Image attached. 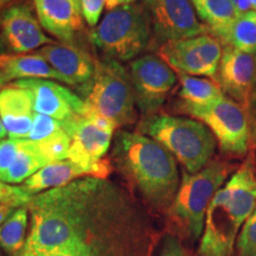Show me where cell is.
I'll use <instances>...</instances> for the list:
<instances>
[{
    "instance_id": "obj_16",
    "label": "cell",
    "mask_w": 256,
    "mask_h": 256,
    "mask_svg": "<svg viewBox=\"0 0 256 256\" xmlns=\"http://www.w3.org/2000/svg\"><path fill=\"white\" fill-rule=\"evenodd\" d=\"M37 18L62 43L72 44L83 28L81 0H34Z\"/></svg>"
},
{
    "instance_id": "obj_23",
    "label": "cell",
    "mask_w": 256,
    "mask_h": 256,
    "mask_svg": "<svg viewBox=\"0 0 256 256\" xmlns=\"http://www.w3.org/2000/svg\"><path fill=\"white\" fill-rule=\"evenodd\" d=\"M194 11L204 22L209 34L226 30L238 17L235 0H190Z\"/></svg>"
},
{
    "instance_id": "obj_21",
    "label": "cell",
    "mask_w": 256,
    "mask_h": 256,
    "mask_svg": "<svg viewBox=\"0 0 256 256\" xmlns=\"http://www.w3.org/2000/svg\"><path fill=\"white\" fill-rule=\"evenodd\" d=\"M222 46H229L255 55L256 52V11L249 10L229 25L226 30L214 36Z\"/></svg>"
},
{
    "instance_id": "obj_12",
    "label": "cell",
    "mask_w": 256,
    "mask_h": 256,
    "mask_svg": "<svg viewBox=\"0 0 256 256\" xmlns=\"http://www.w3.org/2000/svg\"><path fill=\"white\" fill-rule=\"evenodd\" d=\"M255 57L229 46H223L222 58L215 81L223 92L228 95L244 110L249 112L252 104Z\"/></svg>"
},
{
    "instance_id": "obj_35",
    "label": "cell",
    "mask_w": 256,
    "mask_h": 256,
    "mask_svg": "<svg viewBox=\"0 0 256 256\" xmlns=\"http://www.w3.org/2000/svg\"><path fill=\"white\" fill-rule=\"evenodd\" d=\"M17 256H36V254H34V250L28 244H25L24 248L22 249V252Z\"/></svg>"
},
{
    "instance_id": "obj_25",
    "label": "cell",
    "mask_w": 256,
    "mask_h": 256,
    "mask_svg": "<svg viewBox=\"0 0 256 256\" xmlns=\"http://www.w3.org/2000/svg\"><path fill=\"white\" fill-rule=\"evenodd\" d=\"M40 147L42 154L48 159V162H55L66 160L69 156V150L72 145V139L64 130H60L43 140V142H37Z\"/></svg>"
},
{
    "instance_id": "obj_13",
    "label": "cell",
    "mask_w": 256,
    "mask_h": 256,
    "mask_svg": "<svg viewBox=\"0 0 256 256\" xmlns=\"http://www.w3.org/2000/svg\"><path fill=\"white\" fill-rule=\"evenodd\" d=\"M36 54L46 58L60 74L66 84L78 88L86 95L95 74V62L87 51L66 43H51L40 48Z\"/></svg>"
},
{
    "instance_id": "obj_3",
    "label": "cell",
    "mask_w": 256,
    "mask_h": 256,
    "mask_svg": "<svg viewBox=\"0 0 256 256\" xmlns=\"http://www.w3.org/2000/svg\"><path fill=\"white\" fill-rule=\"evenodd\" d=\"M256 208V177L249 162L220 188L208 208L200 256H232L238 230Z\"/></svg>"
},
{
    "instance_id": "obj_9",
    "label": "cell",
    "mask_w": 256,
    "mask_h": 256,
    "mask_svg": "<svg viewBox=\"0 0 256 256\" xmlns=\"http://www.w3.org/2000/svg\"><path fill=\"white\" fill-rule=\"evenodd\" d=\"M158 56L177 74L215 80L223 48L211 34L172 40L159 46Z\"/></svg>"
},
{
    "instance_id": "obj_19",
    "label": "cell",
    "mask_w": 256,
    "mask_h": 256,
    "mask_svg": "<svg viewBox=\"0 0 256 256\" xmlns=\"http://www.w3.org/2000/svg\"><path fill=\"white\" fill-rule=\"evenodd\" d=\"M0 75L6 83L23 78H46L66 83L49 62L38 54H5L0 57Z\"/></svg>"
},
{
    "instance_id": "obj_5",
    "label": "cell",
    "mask_w": 256,
    "mask_h": 256,
    "mask_svg": "<svg viewBox=\"0 0 256 256\" xmlns=\"http://www.w3.org/2000/svg\"><path fill=\"white\" fill-rule=\"evenodd\" d=\"M152 26L144 5L121 6L104 16L92 28L90 40L104 57L119 62L134 60L147 50L151 43Z\"/></svg>"
},
{
    "instance_id": "obj_34",
    "label": "cell",
    "mask_w": 256,
    "mask_h": 256,
    "mask_svg": "<svg viewBox=\"0 0 256 256\" xmlns=\"http://www.w3.org/2000/svg\"><path fill=\"white\" fill-rule=\"evenodd\" d=\"M5 84H8V83H6L4 78H2V76L0 75V89L4 87ZM6 136H8V133H6V130L4 128V126H2V119H0V142H2V140H4Z\"/></svg>"
},
{
    "instance_id": "obj_39",
    "label": "cell",
    "mask_w": 256,
    "mask_h": 256,
    "mask_svg": "<svg viewBox=\"0 0 256 256\" xmlns=\"http://www.w3.org/2000/svg\"><path fill=\"white\" fill-rule=\"evenodd\" d=\"M250 10L256 11V0H250Z\"/></svg>"
},
{
    "instance_id": "obj_28",
    "label": "cell",
    "mask_w": 256,
    "mask_h": 256,
    "mask_svg": "<svg viewBox=\"0 0 256 256\" xmlns=\"http://www.w3.org/2000/svg\"><path fill=\"white\" fill-rule=\"evenodd\" d=\"M32 197L34 196L28 194L22 186L11 185L0 180V203L12 208H28Z\"/></svg>"
},
{
    "instance_id": "obj_15",
    "label": "cell",
    "mask_w": 256,
    "mask_h": 256,
    "mask_svg": "<svg viewBox=\"0 0 256 256\" xmlns=\"http://www.w3.org/2000/svg\"><path fill=\"white\" fill-rule=\"evenodd\" d=\"M2 36L12 52L26 54L54 43L28 4L10 6L2 12Z\"/></svg>"
},
{
    "instance_id": "obj_10",
    "label": "cell",
    "mask_w": 256,
    "mask_h": 256,
    "mask_svg": "<svg viewBox=\"0 0 256 256\" xmlns=\"http://www.w3.org/2000/svg\"><path fill=\"white\" fill-rule=\"evenodd\" d=\"M128 72L140 113L144 116L158 113L177 83L174 70L159 56L147 54L133 60Z\"/></svg>"
},
{
    "instance_id": "obj_18",
    "label": "cell",
    "mask_w": 256,
    "mask_h": 256,
    "mask_svg": "<svg viewBox=\"0 0 256 256\" xmlns=\"http://www.w3.org/2000/svg\"><path fill=\"white\" fill-rule=\"evenodd\" d=\"M84 177H94V174L90 170L66 159L44 166L43 168L26 179L20 186L28 194L36 196L44 191L64 186V185L72 183L74 180Z\"/></svg>"
},
{
    "instance_id": "obj_29",
    "label": "cell",
    "mask_w": 256,
    "mask_h": 256,
    "mask_svg": "<svg viewBox=\"0 0 256 256\" xmlns=\"http://www.w3.org/2000/svg\"><path fill=\"white\" fill-rule=\"evenodd\" d=\"M104 8L106 0H81L83 19L90 28H95L98 24Z\"/></svg>"
},
{
    "instance_id": "obj_17",
    "label": "cell",
    "mask_w": 256,
    "mask_h": 256,
    "mask_svg": "<svg viewBox=\"0 0 256 256\" xmlns=\"http://www.w3.org/2000/svg\"><path fill=\"white\" fill-rule=\"evenodd\" d=\"M34 114L28 88L12 82L0 89V119L10 139H28Z\"/></svg>"
},
{
    "instance_id": "obj_36",
    "label": "cell",
    "mask_w": 256,
    "mask_h": 256,
    "mask_svg": "<svg viewBox=\"0 0 256 256\" xmlns=\"http://www.w3.org/2000/svg\"><path fill=\"white\" fill-rule=\"evenodd\" d=\"M8 46H6L4 38H2V34H0V57L2 55H5V54H8Z\"/></svg>"
},
{
    "instance_id": "obj_20",
    "label": "cell",
    "mask_w": 256,
    "mask_h": 256,
    "mask_svg": "<svg viewBox=\"0 0 256 256\" xmlns=\"http://www.w3.org/2000/svg\"><path fill=\"white\" fill-rule=\"evenodd\" d=\"M48 164L50 162L42 154L37 142L28 139H20V145H19L17 154L8 171L0 176V180L11 185L23 184L26 179Z\"/></svg>"
},
{
    "instance_id": "obj_24",
    "label": "cell",
    "mask_w": 256,
    "mask_h": 256,
    "mask_svg": "<svg viewBox=\"0 0 256 256\" xmlns=\"http://www.w3.org/2000/svg\"><path fill=\"white\" fill-rule=\"evenodd\" d=\"M28 209L17 208L0 226V247L12 256H17L26 242Z\"/></svg>"
},
{
    "instance_id": "obj_6",
    "label": "cell",
    "mask_w": 256,
    "mask_h": 256,
    "mask_svg": "<svg viewBox=\"0 0 256 256\" xmlns=\"http://www.w3.org/2000/svg\"><path fill=\"white\" fill-rule=\"evenodd\" d=\"M232 170V165L228 162H212L197 174L183 171L180 185L168 212L192 241H197L203 235L210 202Z\"/></svg>"
},
{
    "instance_id": "obj_7",
    "label": "cell",
    "mask_w": 256,
    "mask_h": 256,
    "mask_svg": "<svg viewBox=\"0 0 256 256\" xmlns=\"http://www.w3.org/2000/svg\"><path fill=\"white\" fill-rule=\"evenodd\" d=\"M84 110L114 121L118 127L136 121V95L130 72L119 60L104 57L95 62L90 88L84 95Z\"/></svg>"
},
{
    "instance_id": "obj_33",
    "label": "cell",
    "mask_w": 256,
    "mask_h": 256,
    "mask_svg": "<svg viewBox=\"0 0 256 256\" xmlns=\"http://www.w3.org/2000/svg\"><path fill=\"white\" fill-rule=\"evenodd\" d=\"M235 4L240 14L250 10V0H235Z\"/></svg>"
},
{
    "instance_id": "obj_2",
    "label": "cell",
    "mask_w": 256,
    "mask_h": 256,
    "mask_svg": "<svg viewBox=\"0 0 256 256\" xmlns=\"http://www.w3.org/2000/svg\"><path fill=\"white\" fill-rule=\"evenodd\" d=\"M113 156L118 168L158 209L170 208L179 188L176 158L154 139L140 132L120 130L115 136Z\"/></svg>"
},
{
    "instance_id": "obj_27",
    "label": "cell",
    "mask_w": 256,
    "mask_h": 256,
    "mask_svg": "<svg viewBox=\"0 0 256 256\" xmlns=\"http://www.w3.org/2000/svg\"><path fill=\"white\" fill-rule=\"evenodd\" d=\"M236 246L240 256H256V208L243 224Z\"/></svg>"
},
{
    "instance_id": "obj_40",
    "label": "cell",
    "mask_w": 256,
    "mask_h": 256,
    "mask_svg": "<svg viewBox=\"0 0 256 256\" xmlns=\"http://www.w3.org/2000/svg\"><path fill=\"white\" fill-rule=\"evenodd\" d=\"M2 14L0 12V28H2Z\"/></svg>"
},
{
    "instance_id": "obj_32",
    "label": "cell",
    "mask_w": 256,
    "mask_h": 256,
    "mask_svg": "<svg viewBox=\"0 0 256 256\" xmlns=\"http://www.w3.org/2000/svg\"><path fill=\"white\" fill-rule=\"evenodd\" d=\"M16 209H17V208H12L10 206H6V204L0 203V226L8 218V216L11 215Z\"/></svg>"
},
{
    "instance_id": "obj_26",
    "label": "cell",
    "mask_w": 256,
    "mask_h": 256,
    "mask_svg": "<svg viewBox=\"0 0 256 256\" xmlns=\"http://www.w3.org/2000/svg\"><path fill=\"white\" fill-rule=\"evenodd\" d=\"M62 130V121L54 119V118L48 116V115L36 113L34 116V122H32L28 139L34 142H40Z\"/></svg>"
},
{
    "instance_id": "obj_14",
    "label": "cell",
    "mask_w": 256,
    "mask_h": 256,
    "mask_svg": "<svg viewBox=\"0 0 256 256\" xmlns=\"http://www.w3.org/2000/svg\"><path fill=\"white\" fill-rule=\"evenodd\" d=\"M14 82L31 92L36 113L66 121L74 115L82 114L84 110V100L54 80L23 78Z\"/></svg>"
},
{
    "instance_id": "obj_31",
    "label": "cell",
    "mask_w": 256,
    "mask_h": 256,
    "mask_svg": "<svg viewBox=\"0 0 256 256\" xmlns=\"http://www.w3.org/2000/svg\"><path fill=\"white\" fill-rule=\"evenodd\" d=\"M136 0H106V8L108 11H112V10H115L118 8H121V6L130 5Z\"/></svg>"
},
{
    "instance_id": "obj_30",
    "label": "cell",
    "mask_w": 256,
    "mask_h": 256,
    "mask_svg": "<svg viewBox=\"0 0 256 256\" xmlns=\"http://www.w3.org/2000/svg\"><path fill=\"white\" fill-rule=\"evenodd\" d=\"M159 256H191L178 238H166Z\"/></svg>"
},
{
    "instance_id": "obj_8",
    "label": "cell",
    "mask_w": 256,
    "mask_h": 256,
    "mask_svg": "<svg viewBox=\"0 0 256 256\" xmlns=\"http://www.w3.org/2000/svg\"><path fill=\"white\" fill-rule=\"evenodd\" d=\"M179 110L206 124L224 153L232 156L247 153L250 128L247 112L238 102L224 95L208 106H179Z\"/></svg>"
},
{
    "instance_id": "obj_37",
    "label": "cell",
    "mask_w": 256,
    "mask_h": 256,
    "mask_svg": "<svg viewBox=\"0 0 256 256\" xmlns=\"http://www.w3.org/2000/svg\"><path fill=\"white\" fill-rule=\"evenodd\" d=\"M255 75H254V87H252V104H256V52H255Z\"/></svg>"
},
{
    "instance_id": "obj_4",
    "label": "cell",
    "mask_w": 256,
    "mask_h": 256,
    "mask_svg": "<svg viewBox=\"0 0 256 256\" xmlns=\"http://www.w3.org/2000/svg\"><path fill=\"white\" fill-rule=\"evenodd\" d=\"M138 132L164 146L188 174H197L209 165L216 150V138L209 128L188 118L168 114L144 116Z\"/></svg>"
},
{
    "instance_id": "obj_38",
    "label": "cell",
    "mask_w": 256,
    "mask_h": 256,
    "mask_svg": "<svg viewBox=\"0 0 256 256\" xmlns=\"http://www.w3.org/2000/svg\"><path fill=\"white\" fill-rule=\"evenodd\" d=\"M14 0H0V8H4L5 5H8L11 4V2H14Z\"/></svg>"
},
{
    "instance_id": "obj_22",
    "label": "cell",
    "mask_w": 256,
    "mask_h": 256,
    "mask_svg": "<svg viewBox=\"0 0 256 256\" xmlns=\"http://www.w3.org/2000/svg\"><path fill=\"white\" fill-rule=\"evenodd\" d=\"M180 90L179 106H208L223 98L224 92L215 80L177 74Z\"/></svg>"
},
{
    "instance_id": "obj_1",
    "label": "cell",
    "mask_w": 256,
    "mask_h": 256,
    "mask_svg": "<svg viewBox=\"0 0 256 256\" xmlns=\"http://www.w3.org/2000/svg\"><path fill=\"white\" fill-rule=\"evenodd\" d=\"M26 242L36 256H146L145 228L130 196L84 177L32 197Z\"/></svg>"
},
{
    "instance_id": "obj_11",
    "label": "cell",
    "mask_w": 256,
    "mask_h": 256,
    "mask_svg": "<svg viewBox=\"0 0 256 256\" xmlns=\"http://www.w3.org/2000/svg\"><path fill=\"white\" fill-rule=\"evenodd\" d=\"M142 5L151 20L154 40L160 46L209 34L197 19L190 0H142Z\"/></svg>"
}]
</instances>
